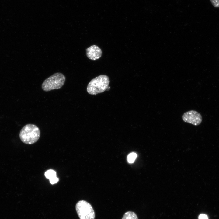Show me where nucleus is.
Segmentation results:
<instances>
[{
	"mask_svg": "<svg viewBox=\"0 0 219 219\" xmlns=\"http://www.w3.org/2000/svg\"><path fill=\"white\" fill-rule=\"evenodd\" d=\"M19 136L23 143L28 144H33L39 140L40 136V130L36 125L28 124L21 129Z\"/></svg>",
	"mask_w": 219,
	"mask_h": 219,
	"instance_id": "obj_1",
	"label": "nucleus"
},
{
	"mask_svg": "<svg viewBox=\"0 0 219 219\" xmlns=\"http://www.w3.org/2000/svg\"><path fill=\"white\" fill-rule=\"evenodd\" d=\"M109 82V77L107 75H100L89 82L87 87V92L91 95L103 92L108 88Z\"/></svg>",
	"mask_w": 219,
	"mask_h": 219,
	"instance_id": "obj_2",
	"label": "nucleus"
},
{
	"mask_svg": "<svg viewBox=\"0 0 219 219\" xmlns=\"http://www.w3.org/2000/svg\"><path fill=\"white\" fill-rule=\"evenodd\" d=\"M65 81V77L62 73L57 72L46 78L42 84L43 91L48 92L61 88Z\"/></svg>",
	"mask_w": 219,
	"mask_h": 219,
	"instance_id": "obj_3",
	"label": "nucleus"
},
{
	"mask_svg": "<svg viewBox=\"0 0 219 219\" xmlns=\"http://www.w3.org/2000/svg\"><path fill=\"white\" fill-rule=\"evenodd\" d=\"M76 210L80 219H94L95 214L92 206L83 200L76 203Z\"/></svg>",
	"mask_w": 219,
	"mask_h": 219,
	"instance_id": "obj_4",
	"label": "nucleus"
},
{
	"mask_svg": "<svg viewBox=\"0 0 219 219\" xmlns=\"http://www.w3.org/2000/svg\"><path fill=\"white\" fill-rule=\"evenodd\" d=\"M182 119L185 122L195 126L200 125L202 121V117L198 112L191 110L184 113L182 116Z\"/></svg>",
	"mask_w": 219,
	"mask_h": 219,
	"instance_id": "obj_5",
	"label": "nucleus"
},
{
	"mask_svg": "<svg viewBox=\"0 0 219 219\" xmlns=\"http://www.w3.org/2000/svg\"><path fill=\"white\" fill-rule=\"evenodd\" d=\"M87 57L92 60H96L102 56L101 49L96 45H92L86 49Z\"/></svg>",
	"mask_w": 219,
	"mask_h": 219,
	"instance_id": "obj_6",
	"label": "nucleus"
},
{
	"mask_svg": "<svg viewBox=\"0 0 219 219\" xmlns=\"http://www.w3.org/2000/svg\"><path fill=\"white\" fill-rule=\"evenodd\" d=\"M45 177L49 179L50 183L52 184L57 183L59 178L57 177L56 172L55 171L50 169L46 171L44 174Z\"/></svg>",
	"mask_w": 219,
	"mask_h": 219,
	"instance_id": "obj_7",
	"label": "nucleus"
},
{
	"mask_svg": "<svg viewBox=\"0 0 219 219\" xmlns=\"http://www.w3.org/2000/svg\"><path fill=\"white\" fill-rule=\"evenodd\" d=\"M122 219H138L136 214L132 211H128L124 214Z\"/></svg>",
	"mask_w": 219,
	"mask_h": 219,
	"instance_id": "obj_8",
	"label": "nucleus"
},
{
	"mask_svg": "<svg viewBox=\"0 0 219 219\" xmlns=\"http://www.w3.org/2000/svg\"><path fill=\"white\" fill-rule=\"evenodd\" d=\"M137 154L134 152H132L129 154L127 157V161L128 163H132L135 161L137 157Z\"/></svg>",
	"mask_w": 219,
	"mask_h": 219,
	"instance_id": "obj_9",
	"label": "nucleus"
},
{
	"mask_svg": "<svg viewBox=\"0 0 219 219\" xmlns=\"http://www.w3.org/2000/svg\"><path fill=\"white\" fill-rule=\"evenodd\" d=\"M213 5L215 7H219V0H210Z\"/></svg>",
	"mask_w": 219,
	"mask_h": 219,
	"instance_id": "obj_10",
	"label": "nucleus"
},
{
	"mask_svg": "<svg viewBox=\"0 0 219 219\" xmlns=\"http://www.w3.org/2000/svg\"><path fill=\"white\" fill-rule=\"evenodd\" d=\"M199 219H208V218L206 214H202L199 216Z\"/></svg>",
	"mask_w": 219,
	"mask_h": 219,
	"instance_id": "obj_11",
	"label": "nucleus"
}]
</instances>
